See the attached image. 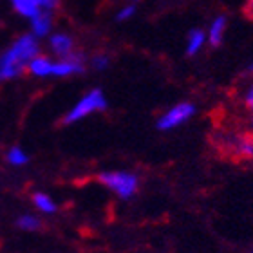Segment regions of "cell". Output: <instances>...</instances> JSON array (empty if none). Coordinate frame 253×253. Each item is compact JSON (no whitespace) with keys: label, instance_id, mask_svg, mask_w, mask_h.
Instances as JSON below:
<instances>
[{"label":"cell","instance_id":"3957f363","mask_svg":"<svg viewBox=\"0 0 253 253\" xmlns=\"http://www.w3.org/2000/svg\"><path fill=\"white\" fill-rule=\"evenodd\" d=\"M105 109H107V98H105V94H103V90L92 89V90H89V92H85V94L71 107V111L63 118V123L82 122L85 118L92 116L96 112L105 111Z\"/></svg>","mask_w":253,"mask_h":253},{"label":"cell","instance_id":"d6986e66","mask_svg":"<svg viewBox=\"0 0 253 253\" xmlns=\"http://www.w3.org/2000/svg\"><path fill=\"white\" fill-rule=\"evenodd\" d=\"M244 11H246V15H248L250 18L253 20V0H248V2H246V7H244Z\"/></svg>","mask_w":253,"mask_h":253},{"label":"cell","instance_id":"8992f818","mask_svg":"<svg viewBox=\"0 0 253 253\" xmlns=\"http://www.w3.org/2000/svg\"><path fill=\"white\" fill-rule=\"evenodd\" d=\"M56 5H58V0H13V7H15L16 13H20L22 16H27V18H33L42 9H54Z\"/></svg>","mask_w":253,"mask_h":253},{"label":"cell","instance_id":"ffe728a7","mask_svg":"<svg viewBox=\"0 0 253 253\" xmlns=\"http://www.w3.org/2000/svg\"><path fill=\"white\" fill-rule=\"evenodd\" d=\"M250 132H252V136H253V114H252V118H250Z\"/></svg>","mask_w":253,"mask_h":253},{"label":"cell","instance_id":"7a4b0ae2","mask_svg":"<svg viewBox=\"0 0 253 253\" xmlns=\"http://www.w3.org/2000/svg\"><path fill=\"white\" fill-rule=\"evenodd\" d=\"M100 183L105 188H109L112 194H116L120 199H130L136 195L139 188V179L136 174L125 172V170H107L98 175Z\"/></svg>","mask_w":253,"mask_h":253},{"label":"cell","instance_id":"52a82bcc","mask_svg":"<svg viewBox=\"0 0 253 253\" xmlns=\"http://www.w3.org/2000/svg\"><path fill=\"white\" fill-rule=\"evenodd\" d=\"M49 45H51V51L60 58H67L74 53V40L67 33H54L49 40Z\"/></svg>","mask_w":253,"mask_h":253},{"label":"cell","instance_id":"6da1fadb","mask_svg":"<svg viewBox=\"0 0 253 253\" xmlns=\"http://www.w3.org/2000/svg\"><path fill=\"white\" fill-rule=\"evenodd\" d=\"M37 37L24 35L0 56V80H11L27 69L29 62L38 54Z\"/></svg>","mask_w":253,"mask_h":253},{"label":"cell","instance_id":"30bf717a","mask_svg":"<svg viewBox=\"0 0 253 253\" xmlns=\"http://www.w3.org/2000/svg\"><path fill=\"white\" fill-rule=\"evenodd\" d=\"M51 27H53V15H51V11L42 9L40 13H37V15L31 18L33 35L37 38L47 37L49 33H51Z\"/></svg>","mask_w":253,"mask_h":253},{"label":"cell","instance_id":"4fadbf2b","mask_svg":"<svg viewBox=\"0 0 253 253\" xmlns=\"http://www.w3.org/2000/svg\"><path fill=\"white\" fill-rule=\"evenodd\" d=\"M33 201H35V206L40 211H43V213H54L56 211V205H54V201L47 194L37 192V194L33 195Z\"/></svg>","mask_w":253,"mask_h":253},{"label":"cell","instance_id":"44dd1931","mask_svg":"<svg viewBox=\"0 0 253 253\" xmlns=\"http://www.w3.org/2000/svg\"><path fill=\"white\" fill-rule=\"evenodd\" d=\"M252 71H253V63H252Z\"/></svg>","mask_w":253,"mask_h":253},{"label":"cell","instance_id":"9c48e42d","mask_svg":"<svg viewBox=\"0 0 253 253\" xmlns=\"http://www.w3.org/2000/svg\"><path fill=\"white\" fill-rule=\"evenodd\" d=\"M228 147L235 156L243 159H253V137L232 136L228 137Z\"/></svg>","mask_w":253,"mask_h":253},{"label":"cell","instance_id":"ba28073f","mask_svg":"<svg viewBox=\"0 0 253 253\" xmlns=\"http://www.w3.org/2000/svg\"><path fill=\"white\" fill-rule=\"evenodd\" d=\"M228 20L224 15H219L211 20L208 31H206V43H210L211 47H217L222 43V38H224V33H226Z\"/></svg>","mask_w":253,"mask_h":253},{"label":"cell","instance_id":"2e32d148","mask_svg":"<svg viewBox=\"0 0 253 253\" xmlns=\"http://www.w3.org/2000/svg\"><path fill=\"white\" fill-rule=\"evenodd\" d=\"M136 4H126V5H123L122 9L118 11L116 13V20L118 22H126V20H130L132 16L136 15Z\"/></svg>","mask_w":253,"mask_h":253},{"label":"cell","instance_id":"5bb4252c","mask_svg":"<svg viewBox=\"0 0 253 253\" xmlns=\"http://www.w3.org/2000/svg\"><path fill=\"white\" fill-rule=\"evenodd\" d=\"M27 154L22 150L20 147H13L7 154V161L11 165H16V167H20V165H26L27 163Z\"/></svg>","mask_w":253,"mask_h":253},{"label":"cell","instance_id":"e0dca14e","mask_svg":"<svg viewBox=\"0 0 253 253\" xmlns=\"http://www.w3.org/2000/svg\"><path fill=\"white\" fill-rule=\"evenodd\" d=\"M90 63H92V69H96V71H105L111 65V58L107 54H96Z\"/></svg>","mask_w":253,"mask_h":253},{"label":"cell","instance_id":"9a60e30c","mask_svg":"<svg viewBox=\"0 0 253 253\" xmlns=\"http://www.w3.org/2000/svg\"><path fill=\"white\" fill-rule=\"evenodd\" d=\"M16 224H18V228H22V230L33 232V230H38V228H40V219H37L35 215H22Z\"/></svg>","mask_w":253,"mask_h":253},{"label":"cell","instance_id":"5b68a950","mask_svg":"<svg viewBox=\"0 0 253 253\" xmlns=\"http://www.w3.org/2000/svg\"><path fill=\"white\" fill-rule=\"evenodd\" d=\"M82 71H84V56L80 53H73L71 56H67V58H60L58 62H53L51 76L65 78V76L82 73Z\"/></svg>","mask_w":253,"mask_h":253},{"label":"cell","instance_id":"277c9868","mask_svg":"<svg viewBox=\"0 0 253 253\" xmlns=\"http://www.w3.org/2000/svg\"><path fill=\"white\" fill-rule=\"evenodd\" d=\"M194 114H195L194 103H190V101L175 103V105L167 109L158 118V128L159 130H174V128H177V126H181L183 123L188 122Z\"/></svg>","mask_w":253,"mask_h":253},{"label":"cell","instance_id":"8fae6325","mask_svg":"<svg viewBox=\"0 0 253 253\" xmlns=\"http://www.w3.org/2000/svg\"><path fill=\"white\" fill-rule=\"evenodd\" d=\"M206 45V31L203 29H192L186 37V54L188 56H194V54H199L201 49Z\"/></svg>","mask_w":253,"mask_h":253},{"label":"cell","instance_id":"ac0fdd59","mask_svg":"<svg viewBox=\"0 0 253 253\" xmlns=\"http://www.w3.org/2000/svg\"><path fill=\"white\" fill-rule=\"evenodd\" d=\"M243 101H244V105L248 107L250 111L253 112V82H252V85H248V87H246V90H244Z\"/></svg>","mask_w":253,"mask_h":253},{"label":"cell","instance_id":"7c38bea8","mask_svg":"<svg viewBox=\"0 0 253 253\" xmlns=\"http://www.w3.org/2000/svg\"><path fill=\"white\" fill-rule=\"evenodd\" d=\"M27 69H29V73L35 74V76L45 78V76H51V71H53V62H51L47 56H40V54H37V56L29 62Z\"/></svg>","mask_w":253,"mask_h":253}]
</instances>
